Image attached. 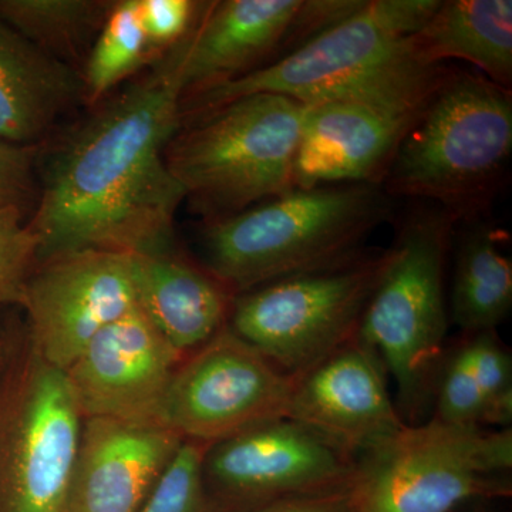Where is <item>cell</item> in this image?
Listing matches in <instances>:
<instances>
[{"label":"cell","mask_w":512,"mask_h":512,"mask_svg":"<svg viewBox=\"0 0 512 512\" xmlns=\"http://www.w3.org/2000/svg\"><path fill=\"white\" fill-rule=\"evenodd\" d=\"M183 437L161 423L89 417L64 512H138Z\"/></svg>","instance_id":"e0dca14e"},{"label":"cell","mask_w":512,"mask_h":512,"mask_svg":"<svg viewBox=\"0 0 512 512\" xmlns=\"http://www.w3.org/2000/svg\"><path fill=\"white\" fill-rule=\"evenodd\" d=\"M356 6V0L202 3L194 26L178 43L184 96L259 69L278 50L288 55Z\"/></svg>","instance_id":"30bf717a"},{"label":"cell","mask_w":512,"mask_h":512,"mask_svg":"<svg viewBox=\"0 0 512 512\" xmlns=\"http://www.w3.org/2000/svg\"><path fill=\"white\" fill-rule=\"evenodd\" d=\"M392 211L376 184L295 190L214 221L204 237L208 271L239 293L345 264Z\"/></svg>","instance_id":"3957f363"},{"label":"cell","mask_w":512,"mask_h":512,"mask_svg":"<svg viewBox=\"0 0 512 512\" xmlns=\"http://www.w3.org/2000/svg\"><path fill=\"white\" fill-rule=\"evenodd\" d=\"M153 56L141 25L138 0L114 2L82 74L84 100L99 103Z\"/></svg>","instance_id":"603a6c76"},{"label":"cell","mask_w":512,"mask_h":512,"mask_svg":"<svg viewBox=\"0 0 512 512\" xmlns=\"http://www.w3.org/2000/svg\"><path fill=\"white\" fill-rule=\"evenodd\" d=\"M454 222L439 207L404 222L357 332L394 377L397 410L406 424L421 423L433 406L446 356L444 268Z\"/></svg>","instance_id":"5b68a950"},{"label":"cell","mask_w":512,"mask_h":512,"mask_svg":"<svg viewBox=\"0 0 512 512\" xmlns=\"http://www.w3.org/2000/svg\"><path fill=\"white\" fill-rule=\"evenodd\" d=\"M178 43L97 110L50 164L29 222L43 261L84 249L167 252L185 198L165 158L183 123Z\"/></svg>","instance_id":"6da1fadb"},{"label":"cell","mask_w":512,"mask_h":512,"mask_svg":"<svg viewBox=\"0 0 512 512\" xmlns=\"http://www.w3.org/2000/svg\"><path fill=\"white\" fill-rule=\"evenodd\" d=\"M180 357L136 306L101 330L64 373L87 419L161 423Z\"/></svg>","instance_id":"4fadbf2b"},{"label":"cell","mask_w":512,"mask_h":512,"mask_svg":"<svg viewBox=\"0 0 512 512\" xmlns=\"http://www.w3.org/2000/svg\"><path fill=\"white\" fill-rule=\"evenodd\" d=\"M421 106L367 100L303 106L293 188L382 185L397 146Z\"/></svg>","instance_id":"9a60e30c"},{"label":"cell","mask_w":512,"mask_h":512,"mask_svg":"<svg viewBox=\"0 0 512 512\" xmlns=\"http://www.w3.org/2000/svg\"><path fill=\"white\" fill-rule=\"evenodd\" d=\"M389 258V249L359 255L239 293L229 329L286 375L298 377L356 338Z\"/></svg>","instance_id":"ba28073f"},{"label":"cell","mask_w":512,"mask_h":512,"mask_svg":"<svg viewBox=\"0 0 512 512\" xmlns=\"http://www.w3.org/2000/svg\"><path fill=\"white\" fill-rule=\"evenodd\" d=\"M83 97L82 74L0 22V138L36 146Z\"/></svg>","instance_id":"d6986e66"},{"label":"cell","mask_w":512,"mask_h":512,"mask_svg":"<svg viewBox=\"0 0 512 512\" xmlns=\"http://www.w3.org/2000/svg\"><path fill=\"white\" fill-rule=\"evenodd\" d=\"M451 319L464 332L495 330L512 308V262L501 232L478 224L460 242L451 292Z\"/></svg>","instance_id":"44dd1931"},{"label":"cell","mask_w":512,"mask_h":512,"mask_svg":"<svg viewBox=\"0 0 512 512\" xmlns=\"http://www.w3.org/2000/svg\"><path fill=\"white\" fill-rule=\"evenodd\" d=\"M303 104L251 94L192 120L165 158L185 197L218 220L293 188Z\"/></svg>","instance_id":"8992f818"},{"label":"cell","mask_w":512,"mask_h":512,"mask_svg":"<svg viewBox=\"0 0 512 512\" xmlns=\"http://www.w3.org/2000/svg\"><path fill=\"white\" fill-rule=\"evenodd\" d=\"M202 3L191 0H138L141 25L151 53L183 40L200 15Z\"/></svg>","instance_id":"83f0119b"},{"label":"cell","mask_w":512,"mask_h":512,"mask_svg":"<svg viewBox=\"0 0 512 512\" xmlns=\"http://www.w3.org/2000/svg\"><path fill=\"white\" fill-rule=\"evenodd\" d=\"M37 258V239L23 211L0 210V306L22 305Z\"/></svg>","instance_id":"4316f807"},{"label":"cell","mask_w":512,"mask_h":512,"mask_svg":"<svg viewBox=\"0 0 512 512\" xmlns=\"http://www.w3.org/2000/svg\"><path fill=\"white\" fill-rule=\"evenodd\" d=\"M439 5L440 0L362 2L288 55L187 94L181 116L195 120L241 97L265 93L303 106L328 100L421 106L448 70L427 60L414 43Z\"/></svg>","instance_id":"7a4b0ae2"},{"label":"cell","mask_w":512,"mask_h":512,"mask_svg":"<svg viewBox=\"0 0 512 512\" xmlns=\"http://www.w3.org/2000/svg\"><path fill=\"white\" fill-rule=\"evenodd\" d=\"M433 406L434 419L444 423L487 427V407L464 343L444 356L434 387Z\"/></svg>","instance_id":"484cf974"},{"label":"cell","mask_w":512,"mask_h":512,"mask_svg":"<svg viewBox=\"0 0 512 512\" xmlns=\"http://www.w3.org/2000/svg\"><path fill=\"white\" fill-rule=\"evenodd\" d=\"M36 146H19L0 138V210L25 211L35 194Z\"/></svg>","instance_id":"f1b7e54d"},{"label":"cell","mask_w":512,"mask_h":512,"mask_svg":"<svg viewBox=\"0 0 512 512\" xmlns=\"http://www.w3.org/2000/svg\"><path fill=\"white\" fill-rule=\"evenodd\" d=\"M252 512H353L349 487L323 493L293 495L259 505Z\"/></svg>","instance_id":"f546056e"},{"label":"cell","mask_w":512,"mask_h":512,"mask_svg":"<svg viewBox=\"0 0 512 512\" xmlns=\"http://www.w3.org/2000/svg\"><path fill=\"white\" fill-rule=\"evenodd\" d=\"M512 430L406 424L356 458L353 512H454L511 494Z\"/></svg>","instance_id":"52a82bcc"},{"label":"cell","mask_w":512,"mask_h":512,"mask_svg":"<svg viewBox=\"0 0 512 512\" xmlns=\"http://www.w3.org/2000/svg\"><path fill=\"white\" fill-rule=\"evenodd\" d=\"M113 3L104 0H0V22L64 62L79 55L94 33L99 35Z\"/></svg>","instance_id":"7402d4cb"},{"label":"cell","mask_w":512,"mask_h":512,"mask_svg":"<svg viewBox=\"0 0 512 512\" xmlns=\"http://www.w3.org/2000/svg\"><path fill=\"white\" fill-rule=\"evenodd\" d=\"M355 471L353 454L289 417L217 441L202 463L205 484L259 505L349 487Z\"/></svg>","instance_id":"8fae6325"},{"label":"cell","mask_w":512,"mask_h":512,"mask_svg":"<svg viewBox=\"0 0 512 512\" xmlns=\"http://www.w3.org/2000/svg\"><path fill=\"white\" fill-rule=\"evenodd\" d=\"M478 386L483 393L485 426L508 429L512 420V360L495 330L473 333L464 342Z\"/></svg>","instance_id":"cb8c5ba5"},{"label":"cell","mask_w":512,"mask_h":512,"mask_svg":"<svg viewBox=\"0 0 512 512\" xmlns=\"http://www.w3.org/2000/svg\"><path fill=\"white\" fill-rule=\"evenodd\" d=\"M22 306L43 365L66 372L101 330L136 308L130 258L84 249L46 259Z\"/></svg>","instance_id":"7c38bea8"},{"label":"cell","mask_w":512,"mask_h":512,"mask_svg":"<svg viewBox=\"0 0 512 512\" xmlns=\"http://www.w3.org/2000/svg\"><path fill=\"white\" fill-rule=\"evenodd\" d=\"M204 443L183 441L138 512H208Z\"/></svg>","instance_id":"d4e9b609"},{"label":"cell","mask_w":512,"mask_h":512,"mask_svg":"<svg viewBox=\"0 0 512 512\" xmlns=\"http://www.w3.org/2000/svg\"><path fill=\"white\" fill-rule=\"evenodd\" d=\"M414 43L431 63L466 60L488 80L510 90L512 80L511 0H446Z\"/></svg>","instance_id":"ffe728a7"},{"label":"cell","mask_w":512,"mask_h":512,"mask_svg":"<svg viewBox=\"0 0 512 512\" xmlns=\"http://www.w3.org/2000/svg\"><path fill=\"white\" fill-rule=\"evenodd\" d=\"M293 377L231 329L222 328L178 367L161 424L198 443H217L288 416Z\"/></svg>","instance_id":"9c48e42d"},{"label":"cell","mask_w":512,"mask_h":512,"mask_svg":"<svg viewBox=\"0 0 512 512\" xmlns=\"http://www.w3.org/2000/svg\"><path fill=\"white\" fill-rule=\"evenodd\" d=\"M62 370L40 363L23 404L12 457L5 512H64L82 423Z\"/></svg>","instance_id":"2e32d148"},{"label":"cell","mask_w":512,"mask_h":512,"mask_svg":"<svg viewBox=\"0 0 512 512\" xmlns=\"http://www.w3.org/2000/svg\"><path fill=\"white\" fill-rule=\"evenodd\" d=\"M375 350L350 340L318 365L293 377L289 419L328 437L356 458L406 426Z\"/></svg>","instance_id":"5bb4252c"},{"label":"cell","mask_w":512,"mask_h":512,"mask_svg":"<svg viewBox=\"0 0 512 512\" xmlns=\"http://www.w3.org/2000/svg\"><path fill=\"white\" fill-rule=\"evenodd\" d=\"M511 151L510 90L447 70L400 140L382 188L473 222L493 200Z\"/></svg>","instance_id":"277c9868"},{"label":"cell","mask_w":512,"mask_h":512,"mask_svg":"<svg viewBox=\"0 0 512 512\" xmlns=\"http://www.w3.org/2000/svg\"><path fill=\"white\" fill-rule=\"evenodd\" d=\"M137 308L178 353L200 349L222 328L225 286L167 252L128 254Z\"/></svg>","instance_id":"ac0fdd59"}]
</instances>
